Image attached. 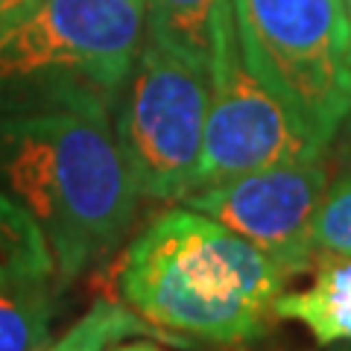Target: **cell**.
<instances>
[{
	"mask_svg": "<svg viewBox=\"0 0 351 351\" xmlns=\"http://www.w3.org/2000/svg\"><path fill=\"white\" fill-rule=\"evenodd\" d=\"M0 179L38 223L62 284L126 237L138 191L112 126V97L62 85L0 114Z\"/></svg>",
	"mask_w": 351,
	"mask_h": 351,
	"instance_id": "1",
	"label": "cell"
},
{
	"mask_svg": "<svg viewBox=\"0 0 351 351\" xmlns=\"http://www.w3.org/2000/svg\"><path fill=\"white\" fill-rule=\"evenodd\" d=\"M117 290L176 346L237 348L276 322L287 276L258 246L193 208H170L129 243Z\"/></svg>",
	"mask_w": 351,
	"mask_h": 351,
	"instance_id": "2",
	"label": "cell"
},
{
	"mask_svg": "<svg viewBox=\"0 0 351 351\" xmlns=\"http://www.w3.org/2000/svg\"><path fill=\"white\" fill-rule=\"evenodd\" d=\"M234 18L249 68L316 147H331L351 117L346 0H234Z\"/></svg>",
	"mask_w": 351,
	"mask_h": 351,
	"instance_id": "3",
	"label": "cell"
},
{
	"mask_svg": "<svg viewBox=\"0 0 351 351\" xmlns=\"http://www.w3.org/2000/svg\"><path fill=\"white\" fill-rule=\"evenodd\" d=\"M144 29L147 0H41L0 29V91L88 85L117 100Z\"/></svg>",
	"mask_w": 351,
	"mask_h": 351,
	"instance_id": "4",
	"label": "cell"
},
{
	"mask_svg": "<svg viewBox=\"0 0 351 351\" xmlns=\"http://www.w3.org/2000/svg\"><path fill=\"white\" fill-rule=\"evenodd\" d=\"M208 103V71L147 38L117 94L114 117L117 144L138 196L176 202L193 191Z\"/></svg>",
	"mask_w": 351,
	"mask_h": 351,
	"instance_id": "5",
	"label": "cell"
},
{
	"mask_svg": "<svg viewBox=\"0 0 351 351\" xmlns=\"http://www.w3.org/2000/svg\"><path fill=\"white\" fill-rule=\"evenodd\" d=\"M208 80L211 103L193 191L269 164L322 158L325 149L316 147L290 108L249 68L237 36L234 0L219 21Z\"/></svg>",
	"mask_w": 351,
	"mask_h": 351,
	"instance_id": "6",
	"label": "cell"
},
{
	"mask_svg": "<svg viewBox=\"0 0 351 351\" xmlns=\"http://www.w3.org/2000/svg\"><path fill=\"white\" fill-rule=\"evenodd\" d=\"M328 191L322 158L269 164L188 193L182 205L214 217L258 246L287 278L316 263L313 219Z\"/></svg>",
	"mask_w": 351,
	"mask_h": 351,
	"instance_id": "7",
	"label": "cell"
},
{
	"mask_svg": "<svg viewBox=\"0 0 351 351\" xmlns=\"http://www.w3.org/2000/svg\"><path fill=\"white\" fill-rule=\"evenodd\" d=\"M276 319L304 325L322 348L351 343V258L325 252L304 290L278 295Z\"/></svg>",
	"mask_w": 351,
	"mask_h": 351,
	"instance_id": "8",
	"label": "cell"
},
{
	"mask_svg": "<svg viewBox=\"0 0 351 351\" xmlns=\"http://www.w3.org/2000/svg\"><path fill=\"white\" fill-rule=\"evenodd\" d=\"M232 0H147V38L208 71Z\"/></svg>",
	"mask_w": 351,
	"mask_h": 351,
	"instance_id": "9",
	"label": "cell"
},
{
	"mask_svg": "<svg viewBox=\"0 0 351 351\" xmlns=\"http://www.w3.org/2000/svg\"><path fill=\"white\" fill-rule=\"evenodd\" d=\"M56 272L38 223L15 196L0 191V287L47 281Z\"/></svg>",
	"mask_w": 351,
	"mask_h": 351,
	"instance_id": "10",
	"label": "cell"
},
{
	"mask_svg": "<svg viewBox=\"0 0 351 351\" xmlns=\"http://www.w3.org/2000/svg\"><path fill=\"white\" fill-rule=\"evenodd\" d=\"M56 293L47 281L0 287V351H38L47 343Z\"/></svg>",
	"mask_w": 351,
	"mask_h": 351,
	"instance_id": "11",
	"label": "cell"
},
{
	"mask_svg": "<svg viewBox=\"0 0 351 351\" xmlns=\"http://www.w3.org/2000/svg\"><path fill=\"white\" fill-rule=\"evenodd\" d=\"M135 337H164V334H158V328H152L129 304L114 299H97L59 339L44 343L38 351H108L120 339H135Z\"/></svg>",
	"mask_w": 351,
	"mask_h": 351,
	"instance_id": "12",
	"label": "cell"
},
{
	"mask_svg": "<svg viewBox=\"0 0 351 351\" xmlns=\"http://www.w3.org/2000/svg\"><path fill=\"white\" fill-rule=\"evenodd\" d=\"M313 243L328 255L351 258V173L325 191L313 219Z\"/></svg>",
	"mask_w": 351,
	"mask_h": 351,
	"instance_id": "13",
	"label": "cell"
},
{
	"mask_svg": "<svg viewBox=\"0 0 351 351\" xmlns=\"http://www.w3.org/2000/svg\"><path fill=\"white\" fill-rule=\"evenodd\" d=\"M36 3H41V0H0V29H3L6 24H12L15 18H21Z\"/></svg>",
	"mask_w": 351,
	"mask_h": 351,
	"instance_id": "14",
	"label": "cell"
},
{
	"mask_svg": "<svg viewBox=\"0 0 351 351\" xmlns=\"http://www.w3.org/2000/svg\"><path fill=\"white\" fill-rule=\"evenodd\" d=\"M108 351H164V348H161V346H156V343H149V339H144V337H135L132 343L112 346Z\"/></svg>",
	"mask_w": 351,
	"mask_h": 351,
	"instance_id": "15",
	"label": "cell"
},
{
	"mask_svg": "<svg viewBox=\"0 0 351 351\" xmlns=\"http://www.w3.org/2000/svg\"><path fill=\"white\" fill-rule=\"evenodd\" d=\"M346 15H348V38H351V0H346Z\"/></svg>",
	"mask_w": 351,
	"mask_h": 351,
	"instance_id": "16",
	"label": "cell"
},
{
	"mask_svg": "<svg viewBox=\"0 0 351 351\" xmlns=\"http://www.w3.org/2000/svg\"><path fill=\"white\" fill-rule=\"evenodd\" d=\"M328 351H351V343H343V346H331Z\"/></svg>",
	"mask_w": 351,
	"mask_h": 351,
	"instance_id": "17",
	"label": "cell"
}]
</instances>
